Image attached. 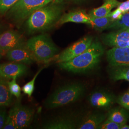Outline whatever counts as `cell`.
Listing matches in <instances>:
<instances>
[{"label": "cell", "mask_w": 129, "mask_h": 129, "mask_svg": "<svg viewBox=\"0 0 129 129\" xmlns=\"http://www.w3.org/2000/svg\"><path fill=\"white\" fill-rule=\"evenodd\" d=\"M54 0H19L6 13V16L13 23L20 24L36 10Z\"/></svg>", "instance_id": "cell-5"}, {"label": "cell", "mask_w": 129, "mask_h": 129, "mask_svg": "<svg viewBox=\"0 0 129 129\" xmlns=\"http://www.w3.org/2000/svg\"><path fill=\"white\" fill-rule=\"evenodd\" d=\"M0 75V106L8 107L13 102V95L10 91L8 81Z\"/></svg>", "instance_id": "cell-18"}, {"label": "cell", "mask_w": 129, "mask_h": 129, "mask_svg": "<svg viewBox=\"0 0 129 129\" xmlns=\"http://www.w3.org/2000/svg\"><path fill=\"white\" fill-rule=\"evenodd\" d=\"M123 14V13L120 11L119 9H117L112 12H111L109 14V16L111 17V19L113 22L119 20L121 18Z\"/></svg>", "instance_id": "cell-30"}, {"label": "cell", "mask_w": 129, "mask_h": 129, "mask_svg": "<svg viewBox=\"0 0 129 129\" xmlns=\"http://www.w3.org/2000/svg\"><path fill=\"white\" fill-rule=\"evenodd\" d=\"M85 90V86L80 83L61 86L46 99L44 106L47 109H53L74 102L83 96Z\"/></svg>", "instance_id": "cell-3"}, {"label": "cell", "mask_w": 129, "mask_h": 129, "mask_svg": "<svg viewBox=\"0 0 129 129\" xmlns=\"http://www.w3.org/2000/svg\"><path fill=\"white\" fill-rule=\"evenodd\" d=\"M90 16L85 12L77 11L65 14L60 17L57 22L58 25H62L69 22L88 24Z\"/></svg>", "instance_id": "cell-16"}, {"label": "cell", "mask_w": 129, "mask_h": 129, "mask_svg": "<svg viewBox=\"0 0 129 129\" xmlns=\"http://www.w3.org/2000/svg\"><path fill=\"white\" fill-rule=\"evenodd\" d=\"M117 8L120 10L123 14L129 11V0H127L123 3H120L119 5H118Z\"/></svg>", "instance_id": "cell-31"}, {"label": "cell", "mask_w": 129, "mask_h": 129, "mask_svg": "<svg viewBox=\"0 0 129 129\" xmlns=\"http://www.w3.org/2000/svg\"><path fill=\"white\" fill-rule=\"evenodd\" d=\"M112 22V21L109 15L105 17H100L90 16V20L88 24L92 28L100 31L108 28Z\"/></svg>", "instance_id": "cell-21"}, {"label": "cell", "mask_w": 129, "mask_h": 129, "mask_svg": "<svg viewBox=\"0 0 129 129\" xmlns=\"http://www.w3.org/2000/svg\"><path fill=\"white\" fill-rule=\"evenodd\" d=\"M61 9L55 5L45 6L36 10L27 18L26 27L29 33L46 30L57 23Z\"/></svg>", "instance_id": "cell-2"}, {"label": "cell", "mask_w": 129, "mask_h": 129, "mask_svg": "<svg viewBox=\"0 0 129 129\" xmlns=\"http://www.w3.org/2000/svg\"><path fill=\"white\" fill-rule=\"evenodd\" d=\"M5 29V27L3 25H2L0 24V35L4 32Z\"/></svg>", "instance_id": "cell-32"}, {"label": "cell", "mask_w": 129, "mask_h": 129, "mask_svg": "<svg viewBox=\"0 0 129 129\" xmlns=\"http://www.w3.org/2000/svg\"><path fill=\"white\" fill-rule=\"evenodd\" d=\"M108 113H94L85 118L79 124L78 129H98L99 126L106 120Z\"/></svg>", "instance_id": "cell-15"}, {"label": "cell", "mask_w": 129, "mask_h": 129, "mask_svg": "<svg viewBox=\"0 0 129 129\" xmlns=\"http://www.w3.org/2000/svg\"><path fill=\"white\" fill-rule=\"evenodd\" d=\"M19 0H0V14L4 15Z\"/></svg>", "instance_id": "cell-26"}, {"label": "cell", "mask_w": 129, "mask_h": 129, "mask_svg": "<svg viewBox=\"0 0 129 129\" xmlns=\"http://www.w3.org/2000/svg\"><path fill=\"white\" fill-rule=\"evenodd\" d=\"M43 69V68H41L39 69L37 71V73L34 76L33 78L28 83L25 84L22 88V90L23 91V93L25 94V95H27L29 98H30L32 95L35 89V84L36 79Z\"/></svg>", "instance_id": "cell-23"}, {"label": "cell", "mask_w": 129, "mask_h": 129, "mask_svg": "<svg viewBox=\"0 0 129 129\" xmlns=\"http://www.w3.org/2000/svg\"><path fill=\"white\" fill-rule=\"evenodd\" d=\"M25 44L22 35L14 30L5 31L0 35V47L5 54L10 50Z\"/></svg>", "instance_id": "cell-10"}, {"label": "cell", "mask_w": 129, "mask_h": 129, "mask_svg": "<svg viewBox=\"0 0 129 129\" xmlns=\"http://www.w3.org/2000/svg\"><path fill=\"white\" fill-rule=\"evenodd\" d=\"M15 106L14 105L7 114L3 129H17L15 122Z\"/></svg>", "instance_id": "cell-24"}, {"label": "cell", "mask_w": 129, "mask_h": 129, "mask_svg": "<svg viewBox=\"0 0 129 129\" xmlns=\"http://www.w3.org/2000/svg\"><path fill=\"white\" fill-rule=\"evenodd\" d=\"M15 106V122L17 129H24L31 124L34 116L35 111L32 108L22 105L18 101Z\"/></svg>", "instance_id": "cell-7"}, {"label": "cell", "mask_w": 129, "mask_h": 129, "mask_svg": "<svg viewBox=\"0 0 129 129\" xmlns=\"http://www.w3.org/2000/svg\"><path fill=\"white\" fill-rule=\"evenodd\" d=\"M125 30H127V31H129V28H128V29H125Z\"/></svg>", "instance_id": "cell-37"}, {"label": "cell", "mask_w": 129, "mask_h": 129, "mask_svg": "<svg viewBox=\"0 0 129 129\" xmlns=\"http://www.w3.org/2000/svg\"><path fill=\"white\" fill-rule=\"evenodd\" d=\"M121 129H129V125L126 124L123 125Z\"/></svg>", "instance_id": "cell-34"}, {"label": "cell", "mask_w": 129, "mask_h": 129, "mask_svg": "<svg viewBox=\"0 0 129 129\" xmlns=\"http://www.w3.org/2000/svg\"><path fill=\"white\" fill-rule=\"evenodd\" d=\"M16 79L17 78H14L11 81H8V86L10 91L12 94L19 99L21 95L22 88L17 83Z\"/></svg>", "instance_id": "cell-25"}, {"label": "cell", "mask_w": 129, "mask_h": 129, "mask_svg": "<svg viewBox=\"0 0 129 129\" xmlns=\"http://www.w3.org/2000/svg\"><path fill=\"white\" fill-rule=\"evenodd\" d=\"M105 1V2H106V1H109V0H104Z\"/></svg>", "instance_id": "cell-38"}, {"label": "cell", "mask_w": 129, "mask_h": 129, "mask_svg": "<svg viewBox=\"0 0 129 129\" xmlns=\"http://www.w3.org/2000/svg\"><path fill=\"white\" fill-rule=\"evenodd\" d=\"M107 59L110 67L129 65V47H113L107 51Z\"/></svg>", "instance_id": "cell-9"}, {"label": "cell", "mask_w": 129, "mask_h": 129, "mask_svg": "<svg viewBox=\"0 0 129 129\" xmlns=\"http://www.w3.org/2000/svg\"><path fill=\"white\" fill-rule=\"evenodd\" d=\"M129 28V11L123 14L121 18L112 22L108 28L125 30Z\"/></svg>", "instance_id": "cell-22"}, {"label": "cell", "mask_w": 129, "mask_h": 129, "mask_svg": "<svg viewBox=\"0 0 129 129\" xmlns=\"http://www.w3.org/2000/svg\"><path fill=\"white\" fill-rule=\"evenodd\" d=\"M7 116L5 107L0 106V129H3Z\"/></svg>", "instance_id": "cell-29"}, {"label": "cell", "mask_w": 129, "mask_h": 129, "mask_svg": "<svg viewBox=\"0 0 129 129\" xmlns=\"http://www.w3.org/2000/svg\"><path fill=\"white\" fill-rule=\"evenodd\" d=\"M6 57L11 62L30 64L36 61L26 44L7 52Z\"/></svg>", "instance_id": "cell-8"}, {"label": "cell", "mask_w": 129, "mask_h": 129, "mask_svg": "<svg viewBox=\"0 0 129 129\" xmlns=\"http://www.w3.org/2000/svg\"><path fill=\"white\" fill-rule=\"evenodd\" d=\"M63 0H54V1H55V2H61V1H62Z\"/></svg>", "instance_id": "cell-35"}, {"label": "cell", "mask_w": 129, "mask_h": 129, "mask_svg": "<svg viewBox=\"0 0 129 129\" xmlns=\"http://www.w3.org/2000/svg\"><path fill=\"white\" fill-rule=\"evenodd\" d=\"M93 38L90 36L84 37L72 46L66 48L56 57L58 63L67 62L82 53L91 45Z\"/></svg>", "instance_id": "cell-6"}, {"label": "cell", "mask_w": 129, "mask_h": 129, "mask_svg": "<svg viewBox=\"0 0 129 129\" xmlns=\"http://www.w3.org/2000/svg\"><path fill=\"white\" fill-rule=\"evenodd\" d=\"M127 47H129V40L127 42Z\"/></svg>", "instance_id": "cell-36"}, {"label": "cell", "mask_w": 129, "mask_h": 129, "mask_svg": "<svg viewBox=\"0 0 129 129\" xmlns=\"http://www.w3.org/2000/svg\"><path fill=\"white\" fill-rule=\"evenodd\" d=\"M104 49L99 42H92L85 51L67 62L59 63L61 69L74 73H85L93 69L100 63Z\"/></svg>", "instance_id": "cell-1"}, {"label": "cell", "mask_w": 129, "mask_h": 129, "mask_svg": "<svg viewBox=\"0 0 129 129\" xmlns=\"http://www.w3.org/2000/svg\"><path fill=\"white\" fill-rule=\"evenodd\" d=\"M5 55V52L2 50V49L0 47V59L3 56V55Z\"/></svg>", "instance_id": "cell-33"}, {"label": "cell", "mask_w": 129, "mask_h": 129, "mask_svg": "<svg viewBox=\"0 0 129 129\" xmlns=\"http://www.w3.org/2000/svg\"><path fill=\"white\" fill-rule=\"evenodd\" d=\"M78 125L74 119L69 117H57L46 121L42 126L43 129H78Z\"/></svg>", "instance_id": "cell-14"}, {"label": "cell", "mask_w": 129, "mask_h": 129, "mask_svg": "<svg viewBox=\"0 0 129 129\" xmlns=\"http://www.w3.org/2000/svg\"><path fill=\"white\" fill-rule=\"evenodd\" d=\"M109 73L113 81L125 80L129 82V65L110 67Z\"/></svg>", "instance_id": "cell-20"}, {"label": "cell", "mask_w": 129, "mask_h": 129, "mask_svg": "<svg viewBox=\"0 0 129 129\" xmlns=\"http://www.w3.org/2000/svg\"><path fill=\"white\" fill-rule=\"evenodd\" d=\"M117 102L121 107L129 110V89L120 95L117 100Z\"/></svg>", "instance_id": "cell-28"}, {"label": "cell", "mask_w": 129, "mask_h": 129, "mask_svg": "<svg viewBox=\"0 0 129 129\" xmlns=\"http://www.w3.org/2000/svg\"><path fill=\"white\" fill-rule=\"evenodd\" d=\"M26 64L16 62L0 64V75L6 79H13L21 77L26 73Z\"/></svg>", "instance_id": "cell-11"}, {"label": "cell", "mask_w": 129, "mask_h": 129, "mask_svg": "<svg viewBox=\"0 0 129 129\" xmlns=\"http://www.w3.org/2000/svg\"><path fill=\"white\" fill-rule=\"evenodd\" d=\"M123 125L117 123L115 122L107 119L101 123L98 129H121Z\"/></svg>", "instance_id": "cell-27"}, {"label": "cell", "mask_w": 129, "mask_h": 129, "mask_svg": "<svg viewBox=\"0 0 129 129\" xmlns=\"http://www.w3.org/2000/svg\"><path fill=\"white\" fill-rule=\"evenodd\" d=\"M126 110L122 107L111 109L108 113L107 119L119 124H126L129 120V114Z\"/></svg>", "instance_id": "cell-17"}, {"label": "cell", "mask_w": 129, "mask_h": 129, "mask_svg": "<svg viewBox=\"0 0 129 129\" xmlns=\"http://www.w3.org/2000/svg\"><path fill=\"white\" fill-rule=\"evenodd\" d=\"M120 2L117 0H109L105 2L101 6L94 9L90 12L89 15L91 17H105L109 15L111 10L118 6Z\"/></svg>", "instance_id": "cell-19"}, {"label": "cell", "mask_w": 129, "mask_h": 129, "mask_svg": "<svg viewBox=\"0 0 129 129\" xmlns=\"http://www.w3.org/2000/svg\"><path fill=\"white\" fill-rule=\"evenodd\" d=\"M129 40V32L125 30L110 33L102 37V41L104 44L112 47H127Z\"/></svg>", "instance_id": "cell-12"}, {"label": "cell", "mask_w": 129, "mask_h": 129, "mask_svg": "<svg viewBox=\"0 0 129 129\" xmlns=\"http://www.w3.org/2000/svg\"><path fill=\"white\" fill-rule=\"evenodd\" d=\"M114 101L113 96L104 91H97L93 93L89 98V102L92 106L97 108H107Z\"/></svg>", "instance_id": "cell-13"}, {"label": "cell", "mask_w": 129, "mask_h": 129, "mask_svg": "<svg viewBox=\"0 0 129 129\" xmlns=\"http://www.w3.org/2000/svg\"><path fill=\"white\" fill-rule=\"evenodd\" d=\"M26 45L31 51L37 62L46 63L54 58L58 49L51 39L46 35H40L30 38Z\"/></svg>", "instance_id": "cell-4"}]
</instances>
